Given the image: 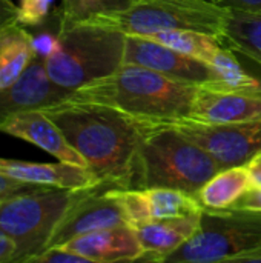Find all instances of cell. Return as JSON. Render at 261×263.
<instances>
[{"label": "cell", "instance_id": "obj_1", "mask_svg": "<svg viewBox=\"0 0 261 263\" xmlns=\"http://www.w3.org/2000/svg\"><path fill=\"white\" fill-rule=\"evenodd\" d=\"M42 111L62 129L100 185L131 188L138 145L149 126L115 108L66 99Z\"/></svg>", "mask_w": 261, "mask_h": 263}, {"label": "cell", "instance_id": "obj_2", "mask_svg": "<svg viewBox=\"0 0 261 263\" xmlns=\"http://www.w3.org/2000/svg\"><path fill=\"white\" fill-rule=\"evenodd\" d=\"M198 88L143 66L123 65L75 89L68 99L106 105L142 120L174 122L189 117Z\"/></svg>", "mask_w": 261, "mask_h": 263}, {"label": "cell", "instance_id": "obj_3", "mask_svg": "<svg viewBox=\"0 0 261 263\" xmlns=\"http://www.w3.org/2000/svg\"><path fill=\"white\" fill-rule=\"evenodd\" d=\"M220 170L205 148L175 126L149 122L135 154L131 188H174L197 194Z\"/></svg>", "mask_w": 261, "mask_h": 263}, {"label": "cell", "instance_id": "obj_4", "mask_svg": "<svg viewBox=\"0 0 261 263\" xmlns=\"http://www.w3.org/2000/svg\"><path fill=\"white\" fill-rule=\"evenodd\" d=\"M126 34L88 20L57 26L45 54L54 83L74 92L125 65Z\"/></svg>", "mask_w": 261, "mask_h": 263}, {"label": "cell", "instance_id": "obj_5", "mask_svg": "<svg viewBox=\"0 0 261 263\" xmlns=\"http://www.w3.org/2000/svg\"><path fill=\"white\" fill-rule=\"evenodd\" d=\"M88 190L42 186L2 200L0 227L17 247L12 263L32 262L42 254L66 213Z\"/></svg>", "mask_w": 261, "mask_h": 263}, {"label": "cell", "instance_id": "obj_6", "mask_svg": "<svg viewBox=\"0 0 261 263\" xmlns=\"http://www.w3.org/2000/svg\"><path fill=\"white\" fill-rule=\"evenodd\" d=\"M229 8L208 0H131L125 8L85 18L126 35L192 29L220 37Z\"/></svg>", "mask_w": 261, "mask_h": 263}, {"label": "cell", "instance_id": "obj_7", "mask_svg": "<svg viewBox=\"0 0 261 263\" xmlns=\"http://www.w3.org/2000/svg\"><path fill=\"white\" fill-rule=\"evenodd\" d=\"M261 248V213L203 208L195 234L165 263L238 262Z\"/></svg>", "mask_w": 261, "mask_h": 263}, {"label": "cell", "instance_id": "obj_8", "mask_svg": "<svg viewBox=\"0 0 261 263\" xmlns=\"http://www.w3.org/2000/svg\"><path fill=\"white\" fill-rule=\"evenodd\" d=\"M160 123L175 126L205 148L222 170L245 165L261 153V119L240 123H200L186 119Z\"/></svg>", "mask_w": 261, "mask_h": 263}, {"label": "cell", "instance_id": "obj_9", "mask_svg": "<svg viewBox=\"0 0 261 263\" xmlns=\"http://www.w3.org/2000/svg\"><path fill=\"white\" fill-rule=\"evenodd\" d=\"M125 65L143 66L169 79L194 85L222 82L211 65L143 35H126Z\"/></svg>", "mask_w": 261, "mask_h": 263}, {"label": "cell", "instance_id": "obj_10", "mask_svg": "<svg viewBox=\"0 0 261 263\" xmlns=\"http://www.w3.org/2000/svg\"><path fill=\"white\" fill-rule=\"evenodd\" d=\"M118 199L126 223L138 227L152 220L186 217L203 213V205L195 194L174 188H109Z\"/></svg>", "mask_w": 261, "mask_h": 263}, {"label": "cell", "instance_id": "obj_11", "mask_svg": "<svg viewBox=\"0 0 261 263\" xmlns=\"http://www.w3.org/2000/svg\"><path fill=\"white\" fill-rule=\"evenodd\" d=\"M261 119V88L200 85L186 120L200 123H240Z\"/></svg>", "mask_w": 261, "mask_h": 263}, {"label": "cell", "instance_id": "obj_12", "mask_svg": "<svg viewBox=\"0 0 261 263\" xmlns=\"http://www.w3.org/2000/svg\"><path fill=\"white\" fill-rule=\"evenodd\" d=\"M126 223L125 211L112 191L103 185L89 188L66 213L48 248L60 247L74 237Z\"/></svg>", "mask_w": 261, "mask_h": 263}, {"label": "cell", "instance_id": "obj_13", "mask_svg": "<svg viewBox=\"0 0 261 263\" xmlns=\"http://www.w3.org/2000/svg\"><path fill=\"white\" fill-rule=\"evenodd\" d=\"M69 94L52 82L46 69L45 54L37 49L28 69L14 83L0 89V125L15 114L63 102Z\"/></svg>", "mask_w": 261, "mask_h": 263}, {"label": "cell", "instance_id": "obj_14", "mask_svg": "<svg viewBox=\"0 0 261 263\" xmlns=\"http://www.w3.org/2000/svg\"><path fill=\"white\" fill-rule=\"evenodd\" d=\"M0 133L29 142L60 162L88 168L85 159L72 148L62 129L42 109L15 114L0 125Z\"/></svg>", "mask_w": 261, "mask_h": 263}, {"label": "cell", "instance_id": "obj_15", "mask_svg": "<svg viewBox=\"0 0 261 263\" xmlns=\"http://www.w3.org/2000/svg\"><path fill=\"white\" fill-rule=\"evenodd\" d=\"M60 247L86 257L91 263L138 262L143 254L137 233L128 223L82 234Z\"/></svg>", "mask_w": 261, "mask_h": 263}, {"label": "cell", "instance_id": "obj_16", "mask_svg": "<svg viewBox=\"0 0 261 263\" xmlns=\"http://www.w3.org/2000/svg\"><path fill=\"white\" fill-rule=\"evenodd\" d=\"M0 174L25 183L68 190H82L100 185L89 168L60 160L55 163H42L0 157Z\"/></svg>", "mask_w": 261, "mask_h": 263}, {"label": "cell", "instance_id": "obj_17", "mask_svg": "<svg viewBox=\"0 0 261 263\" xmlns=\"http://www.w3.org/2000/svg\"><path fill=\"white\" fill-rule=\"evenodd\" d=\"M200 219L202 213L186 217L152 220L132 227L143 247V254L138 262H166L172 253L195 234L200 227Z\"/></svg>", "mask_w": 261, "mask_h": 263}, {"label": "cell", "instance_id": "obj_18", "mask_svg": "<svg viewBox=\"0 0 261 263\" xmlns=\"http://www.w3.org/2000/svg\"><path fill=\"white\" fill-rule=\"evenodd\" d=\"M37 52L35 37L18 22L0 29V89L14 83Z\"/></svg>", "mask_w": 261, "mask_h": 263}, {"label": "cell", "instance_id": "obj_19", "mask_svg": "<svg viewBox=\"0 0 261 263\" xmlns=\"http://www.w3.org/2000/svg\"><path fill=\"white\" fill-rule=\"evenodd\" d=\"M251 188L252 177L249 166L245 163L220 170L198 190L195 196L203 208L225 210L232 206V203Z\"/></svg>", "mask_w": 261, "mask_h": 263}, {"label": "cell", "instance_id": "obj_20", "mask_svg": "<svg viewBox=\"0 0 261 263\" xmlns=\"http://www.w3.org/2000/svg\"><path fill=\"white\" fill-rule=\"evenodd\" d=\"M220 40L261 66V14L229 8Z\"/></svg>", "mask_w": 261, "mask_h": 263}, {"label": "cell", "instance_id": "obj_21", "mask_svg": "<svg viewBox=\"0 0 261 263\" xmlns=\"http://www.w3.org/2000/svg\"><path fill=\"white\" fill-rule=\"evenodd\" d=\"M148 39L163 43V45H166L175 51H180L183 54H188L191 57H195L208 65H211L215 54L225 46V43L220 40V37L206 34V32H200V31H192V29L162 31V32L148 35Z\"/></svg>", "mask_w": 261, "mask_h": 263}, {"label": "cell", "instance_id": "obj_22", "mask_svg": "<svg viewBox=\"0 0 261 263\" xmlns=\"http://www.w3.org/2000/svg\"><path fill=\"white\" fill-rule=\"evenodd\" d=\"M131 0H62V6L55 11L58 25L82 22L92 15L125 8Z\"/></svg>", "mask_w": 261, "mask_h": 263}, {"label": "cell", "instance_id": "obj_23", "mask_svg": "<svg viewBox=\"0 0 261 263\" xmlns=\"http://www.w3.org/2000/svg\"><path fill=\"white\" fill-rule=\"evenodd\" d=\"M54 0H18V23L23 26L42 25L51 11Z\"/></svg>", "mask_w": 261, "mask_h": 263}, {"label": "cell", "instance_id": "obj_24", "mask_svg": "<svg viewBox=\"0 0 261 263\" xmlns=\"http://www.w3.org/2000/svg\"><path fill=\"white\" fill-rule=\"evenodd\" d=\"M32 262L38 263H91L86 257L66 250L65 247H51L38 254Z\"/></svg>", "mask_w": 261, "mask_h": 263}, {"label": "cell", "instance_id": "obj_25", "mask_svg": "<svg viewBox=\"0 0 261 263\" xmlns=\"http://www.w3.org/2000/svg\"><path fill=\"white\" fill-rule=\"evenodd\" d=\"M43 185H32V183H25L11 177H6L3 174H0V202L23 193H29L34 191L37 188H42Z\"/></svg>", "mask_w": 261, "mask_h": 263}, {"label": "cell", "instance_id": "obj_26", "mask_svg": "<svg viewBox=\"0 0 261 263\" xmlns=\"http://www.w3.org/2000/svg\"><path fill=\"white\" fill-rule=\"evenodd\" d=\"M232 210L240 211H252V213H261V188H251L248 190L238 200L229 206Z\"/></svg>", "mask_w": 261, "mask_h": 263}, {"label": "cell", "instance_id": "obj_27", "mask_svg": "<svg viewBox=\"0 0 261 263\" xmlns=\"http://www.w3.org/2000/svg\"><path fill=\"white\" fill-rule=\"evenodd\" d=\"M15 22H18L17 3L12 0H0V29Z\"/></svg>", "mask_w": 261, "mask_h": 263}, {"label": "cell", "instance_id": "obj_28", "mask_svg": "<svg viewBox=\"0 0 261 263\" xmlns=\"http://www.w3.org/2000/svg\"><path fill=\"white\" fill-rule=\"evenodd\" d=\"M15 251H17L15 242L8 234L2 236L0 237V263L14 262Z\"/></svg>", "mask_w": 261, "mask_h": 263}, {"label": "cell", "instance_id": "obj_29", "mask_svg": "<svg viewBox=\"0 0 261 263\" xmlns=\"http://www.w3.org/2000/svg\"><path fill=\"white\" fill-rule=\"evenodd\" d=\"M223 5L228 8H237L242 11L261 14V0H225Z\"/></svg>", "mask_w": 261, "mask_h": 263}, {"label": "cell", "instance_id": "obj_30", "mask_svg": "<svg viewBox=\"0 0 261 263\" xmlns=\"http://www.w3.org/2000/svg\"><path fill=\"white\" fill-rule=\"evenodd\" d=\"M251 177H252V188H261V153L255 154L248 163Z\"/></svg>", "mask_w": 261, "mask_h": 263}, {"label": "cell", "instance_id": "obj_31", "mask_svg": "<svg viewBox=\"0 0 261 263\" xmlns=\"http://www.w3.org/2000/svg\"><path fill=\"white\" fill-rule=\"evenodd\" d=\"M240 263H261V248L260 250H255V251H252V253H249V254H246V256H243L240 260Z\"/></svg>", "mask_w": 261, "mask_h": 263}, {"label": "cell", "instance_id": "obj_32", "mask_svg": "<svg viewBox=\"0 0 261 263\" xmlns=\"http://www.w3.org/2000/svg\"><path fill=\"white\" fill-rule=\"evenodd\" d=\"M208 2H212V3H218V5H223L225 0H208Z\"/></svg>", "mask_w": 261, "mask_h": 263}, {"label": "cell", "instance_id": "obj_33", "mask_svg": "<svg viewBox=\"0 0 261 263\" xmlns=\"http://www.w3.org/2000/svg\"><path fill=\"white\" fill-rule=\"evenodd\" d=\"M2 236H6V233H5V231L2 230V227H0V237H2Z\"/></svg>", "mask_w": 261, "mask_h": 263}]
</instances>
